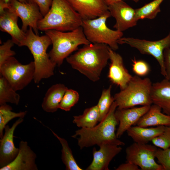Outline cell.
<instances>
[{
    "label": "cell",
    "mask_w": 170,
    "mask_h": 170,
    "mask_svg": "<svg viewBox=\"0 0 170 170\" xmlns=\"http://www.w3.org/2000/svg\"><path fill=\"white\" fill-rule=\"evenodd\" d=\"M109 47L102 43L85 45L66 60L72 68L95 82L109 60Z\"/></svg>",
    "instance_id": "1"
},
{
    "label": "cell",
    "mask_w": 170,
    "mask_h": 170,
    "mask_svg": "<svg viewBox=\"0 0 170 170\" xmlns=\"http://www.w3.org/2000/svg\"><path fill=\"white\" fill-rule=\"evenodd\" d=\"M117 107L114 101L106 116L98 124L92 128H81L75 131L71 137L77 138L81 149L95 145L99 146L103 143L125 145V143L117 137L115 133L116 126L119 124L115 115Z\"/></svg>",
    "instance_id": "2"
},
{
    "label": "cell",
    "mask_w": 170,
    "mask_h": 170,
    "mask_svg": "<svg viewBox=\"0 0 170 170\" xmlns=\"http://www.w3.org/2000/svg\"><path fill=\"white\" fill-rule=\"evenodd\" d=\"M83 20L67 0H53L51 7L38 23L39 30H74L81 26Z\"/></svg>",
    "instance_id": "3"
},
{
    "label": "cell",
    "mask_w": 170,
    "mask_h": 170,
    "mask_svg": "<svg viewBox=\"0 0 170 170\" xmlns=\"http://www.w3.org/2000/svg\"><path fill=\"white\" fill-rule=\"evenodd\" d=\"M26 34V38L20 47H27L33 55L35 66L33 81L37 84L42 79L49 78L54 75L56 65L50 60L47 52L52 42L48 35L39 36L31 27Z\"/></svg>",
    "instance_id": "4"
},
{
    "label": "cell",
    "mask_w": 170,
    "mask_h": 170,
    "mask_svg": "<svg viewBox=\"0 0 170 170\" xmlns=\"http://www.w3.org/2000/svg\"><path fill=\"white\" fill-rule=\"evenodd\" d=\"M45 32L50 39L52 44L48 56L58 66L62 65L65 59L77 50L79 46L91 43L85 37L81 26L69 31L51 30Z\"/></svg>",
    "instance_id": "5"
},
{
    "label": "cell",
    "mask_w": 170,
    "mask_h": 170,
    "mask_svg": "<svg viewBox=\"0 0 170 170\" xmlns=\"http://www.w3.org/2000/svg\"><path fill=\"white\" fill-rule=\"evenodd\" d=\"M152 85L148 77L143 79L136 75L133 76L125 88L114 95L117 108H128L138 105H151L153 104L151 97Z\"/></svg>",
    "instance_id": "6"
},
{
    "label": "cell",
    "mask_w": 170,
    "mask_h": 170,
    "mask_svg": "<svg viewBox=\"0 0 170 170\" xmlns=\"http://www.w3.org/2000/svg\"><path fill=\"white\" fill-rule=\"evenodd\" d=\"M110 16L108 10L96 18L83 20L81 26L85 37L91 43L106 44L115 51L118 49V41L122 37L123 33L107 26L106 21Z\"/></svg>",
    "instance_id": "7"
},
{
    "label": "cell",
    "mask_w": 170,
    "mask_h": 170,
    "mask_svg": "<svg viewBox=\"0 0 170 170\" xmlns=\"http://www.w3.org/2000/svg\"><path fill=\"white\" fill-rule=\"evenodd\" d=\"M35 71L34 61L23 65L14 56L8 58L0 66V75L16 91L23 89L33 80Z\"/></svg>",
    "instance_id": "8"
},
{
    "label": "cell",
    "mask_w": 170,
    "mask_h": 170,
    "mask_svg": "<svg viewBox=\"0 0 170 170\" xmlns=\"http://www.w3.org/2000/svg\"><path fill=\"white\" fill-rule=\"evenodd\" d=\"M118 44H127L137 49L141 54L151 55L158 63L161 73L165 78L166 74L164 62L163 52L170 45V31L164 38L150 41L130 37H122L118 41Z\"/></svg>",
    "instance_id": "9"
},
{
    "label": "cell",
    "mask_w": 170,
    "mask_h": 170,
    "mask_svg": "<svg viewBox=\"0 0 170 170\" xmlns=\"http://www.w3.org/2000/svg\"><path fill=\"white\" fill-rule=\"evenodd\" d=\"M157 149L154 145L134 142L126 149V162L136 165L142 170H163L155 160Z\"/></svg>",
    "instance_id": "10"
},
{
    "label": "cell",
    "mask_w": 170,
    "mask_h": 170,
    "mask_svg": "<svg viewBox=\"0 0 170 170\" xmlns=\"http://www.w3.org/2000/svg\"><path fill=\"white\" fill-rule=\"evenodd\" d=\"M9 3V9L14 12L22 21L23 31L26 32L29 26L36 34L38 35V23L43 16L38 5L33 2L24 3L16 0H12Z\"/></svg>",
    "instance_id": "11"
},
{
    "label": "cell",
    "mask_w": 170,
    "mask_h": 170,
    "mask_svg": "<svg viewBox=\"0 0 170 170\" xmlns=\"http://www.w3.org/2000/svg\"><path fill=\"white\" fill-rule=\"evenodd\" d=\"M111 16L116 20L113 28L123 32L136 25L135 9L123 1L117 2L108 6Z\"/></svg>",
    "instance_id": "12"
},
{
    "label": "cell",
    "mask_w": 170,
    "mask_h": 170,
    "mask_svg": "<svg viewBox=\"0 0 170 170\" xmlns=\"http://www.w3.org/2000/svg\"><path fill=\"white\" fill-rule=\"evenodd\" d=\"M23 121V118H19L11 127L6 125L4 128V133L0 140V168L12 162L18 154L19 149L14 145V134L16 127Z\"/></svg>",
    "instance_id": "13"
},
{
    "label": "cell",
    "mask_w": 170,
    "mask_h": 170,
    "mask_svg": "<svg viewBox=\"0 0 170 170\" xmlns=\"http://www.w3.org/2000/svg\"><path fill=\"white\" fill-rule=\"evenodd\" d=\"M110 63L108 77L113 84L119 86L121 90L124 88L133 77L125 67L121 56L110 47Z\"/></svg>",
    "instance_id": "14"
},
{
    "label": "cell",
    "mask_w": 170,
    "mask_h": 170,
    "mask_svg": "<svg viewBox=\"0 0 170 170\" xmlns=\"http://www.w3.org/2000/svg\"><path fill=\"white\" fill-rule=\"evenodd\" d=\"M151 105L142 106L128 108L116 109V116L119 122V126L116 133L119 138L131 127L135 125L140 119L149 109Z\"/></svg>",
    "instance_id": "15"
},
{
    "label": "cell",
    "mask_w": 170,
    "mask_h": 170,
    "mask_svg": "<svg viewBox=\"0 0 170 170\" xmlns=\"http://www.w3.org/2000/svg\"><path fill=\"white\" fill-rule=\"evenodd\" d=\"M18 154L14 160L0 170H37L36 163L37 155L27 142L21 141Z\"/></svg>",
    "instance_id": "16"
},
{
    "label": "cell",
    "mask_w": 170,
    "mask_h": 170,
    "mask_svg": "<svg viewBox=\"0 0 170 170\" xmlns=\"http://www.w3.org/2000/svg\"><path fill=\"white\" fill-rule=\"evenodd\" d=\"M97 150H93V160L88 167L87 170H109V165L113 159L122 150L120 146L103 143Z\"/></svg>",
    "instance_id": "17"
},
{
    "label": "cell",
    "mask_w": 170,
    "mask_h": 170,
    "mask_svg": "<svg viewBox=\"0 0 170 170\" xmlns=\"http://www.w3.org/2000/svg\"><path fill=\"white\" fill-rule=\"evenodd\" d=\"M83 20L92 19L108 10L103 0H67Z\"/></svg>",
    "instance_id": "18"
},
{
    "label": "cell",
    "mask_w": 170,
    "mask_h": 170,
    "mask_svg": "<svg viewBox=\"0 0 170 170\" xmlns=\"http://www.w3.org/2000/svg\"><path fill=\"white\" fill-rule=\"evenodd\" d=\"M0 15L1 31L9 34L14 44L20 47L26 38V34L18 26V16L9 9H5Z\"/></svg>",
    "instance_id": "19"
},
{
    "label": "cell",
    "mask_w": 170,
    "mask_h": 170,
    "mask_svg": "<svg viewBox=\"0 0 170 170\" xmlns=\"http://www.w3.org/2000/svg\"><path fill=\"white\" fill-rule=\"evenodd\" d=\"M151 97L153 104L159 106L164 113L170 116V80L165 78L152 83Z\"/></svg>",
    "instance_id": "20"
},
{
    "label": "cell",
    "mask_w": 170,
    "mask_h": 170,
    "mask_svg": "<svg viewBox=\"0 0 170 170\" xmlns=\"http://www.w3.org/2000/svg\"><path fill=\"white\" fill-rule=\"evenodd\" d=\"M161 108L153 104L135 125L143 127L160 126H170V116L161 112Z\"/></svg>",
    "instance_id": "21"
},
{
    "label": "cell",
    "mask_w": 170,
    "mask_h": 170,
    "mask_svg": "<svg viewBox=\"0 0 170 170\" xmlns=\"http://www.w3.org/2000/svg\"><path fill=\"white\" fill-rule=\"evenodd\" d=\"M67 88L65 85L61 83L56 84L50 87L43 98L42 104V109L48 113L57 111Z\"/></svg>",
    "instance_id": "22"
},
{
    "label": "cell",
    "mask_w": 170,
    "mask_h": 170,
    "mask_svg": "<svg viewBox=\"0 0 170 170\" xmlns=\"http://www.w3.org/2000/svg\"><path fill=\"white\" fill-rule=\"evenodd\" d=\"M166 126H160L156 127L147 128L134 125L131 127L127 132L134 142L140 144H147L162 133Z\"/></svg>",
    "instance_id": "23"
},
{
    "label": "cell",
    "mask_w": 170,
    "mask_h": 170,
    "mask_svg": "<svg viewBox=\"0 0 170 170\" xmlns=\"http://www.w3.org/2000/svg\"><path fill=\"white\" fill-rule=\"evenodd\" d=\"M100 115L97 105L86 109L83 114L77 116H74L73 122L81 128H93L99 122Z\"/></svg>",
    "instance_id": "24"
},
{
    "label": "cell",
    "mask_w": 170,
    "mask_h": 170,
    "mask_svg": "<svg viewBox=\"0 0 170 170\" xmlns=\"http://www.w3.org/2000/svg\"><path fill=\"white\" fill-rule=\"evenodd\" d=\"M10 85L7 80L0 76V105L10 103L18 105L20 96Z\"/></svg>",
    "instance_id": "25"
},
{
    "label": "cell",
    "mask_w": 170,
    "mask_h": 170,
    "mask_svg": "<svg viewBox=\"0 0 170 170\" xmlns=\"http://www.w3.org/2000/svg\"><path fill=\"white\" fill-rule=\"evenodd\" d=\"M51 130L54 136L60 141L61 146V159L67 170H83L77 164L70 148L68 142L65 139L59 136L52 130Z\"/></svg>",
    "instance_id": "26"
},
{
    "label": "cell",
    "mask_w": 170,
    "mask_h": 170,
    "mask_svg": "<svg viewBox=\"0 0 170 170\" xmlns=\"http://www.w3.org/2000/svg\"><path fill=\"white\" fill-rule=\"evenodd\" d=\"M164 0H154L140 8L135 9L137 20L154 19L161 12L160 5Z\"/></svg>",
    "instance_id": "27"
},
{
    "label": "cell",
    "mask_w": 170,
    "mask_h": 170,
    "mask_svg": "<svg viewBox=\"0 0 170 170\" xmlns=\"http://www.w3.org/2000/svg\"><path fill=\"white\" fill-rule=\"evenodd\" d=\"M0 105V138L1 139L3 135V130L8 122L15 118H23L27 112L26 111L17 113L13 112L12 107L7 103Z\"/></svg>",
    "instance_id": "28"
},
{
    "label": "cell",
    "mask_w": 170,
    "mask_h": 170,
    "mask_svg": "<svg viewBox=\"0 0 170 170\" xmlns=\"http://www.w3.org/2000/svg\"><path fill=\"white\" fill-rule=\"evenodd\" d=\"M111 88L112 86L110 85L107 88L102 91L97 105L100 115L99 122L101 121L106 116L112 104L114 101V98L111 94Z\"/></svg>",
    "instance_id": "29"
},
{
    "label": "cell",
    "mask_w": 170,
    "mask_h": 170,
    "mask_svg": "<svg viewBox=\"0 0 170 170\" xmlns=\"http://www.w3.org/2000/svg\"><path fill=\"white\" fill-rule=\"evenodd\" d=\"M79 99V94L76 91L67 88L59 105V109L69 111L78 102Z\"/></svg>",
    "instance_id": "30"
},
{
    "label": "cell",
    "mask_w": 170,
    "mask_h": 170,
    "mask_svg": "<svg viewBox=\"0 0 170 170\" xmlns=\"http://www.w3.org/2000/svg\"><path fill=\"white\" fill-rule=\"evenodd\" d=\"M151 142L153 145L163 149L170 148V126H166L164 131Z\"/></svg>",
    "instance_id": "31"
},
{
    "label": "cell",
    "mask_w": 170,
    "mask_h": 170,
    "mask_svg": "<svg viewBox=\"0 0 170 170\" xmlns=\"http://www.w3.org/2000/svg\"><path fill=\"white\" fill-rule=\"evenodd\" d=\"M155 157L162 167L163 170H170V148L165 149H157Z\"/></svg>",
    "instance_id": "32"
},
{
    "label": "cell",
    "mask_w": 170,
    "mask_h": 170,
    "mask_svg": "<svg viewBox=\"0 0 170 170\" xmlns=\"http://www.w3.org/2000/svg\"><path fill=\"white\" fill-rule=\"evenodd\" d=\"M14 44L12 39H8L0 46V66L8 58L15 55V51L11 49Z\"/></svg>",
    "instance_id": "33"
},
{
    "label": "cell",
    "mask_w": 170,
    "mask_h": 170,
    "mask_svg": "<svg viewBox=\"0 0 170 170\" xmlns=\"http://www.w3.org/2000/svg\"><path fill=\"white\" fill-rule=\"evenodd\" d=\"M133 72L139 76H144L149 73L150 68L147 63L142 60H137L135 58L132 60Z\"/></svg>",
    "instance_id": "34"
},
{
    "label": "cell",
    "mask_w": 170,
    "mask_h": 170,
    "mask_svg": "<svg viewBox=\"0 0 170 170\" xmlns=\"http://www.w3.org/2000/svg\"><path fill=\"white\" fill-rule=\"evenodd\" d=\"M53 0H28L29 2L36 4L43 16H45L49 10Z\"/></svg>",
    "instance_id": "35"
},
{
    "label": "cell",
    "mask_w": 170,
    "mask_h": 170,
    "mask_svg": "<svg viewBox=\"0 0 170 170\" xmlns=\"http://www.w3.org/2000/svg\"><path fill=\"white\" fill-rule=\"evenodd\" d=\"M163 58L166 74L165 78L170 80V45L164 50Z\"/></svg>",
    "instance_id": "36"
},
{
    "label": "cell",
    "mask_w": 170,
    "mask_h": 170,
    "mask_svg": "<svg viewBox=\"0 0 170 170\" xmlns=\"http://www.w3.org/2000/svg\"><path fill=\"white\" fill-rule=\"evenodd\" d=\"M115 170H139V167L133 163L126 162L120 165Z\"/></svg>",
    "instance_id": "37"
},
{
    "label": "cell",
    "mask_w": 170,
    "mask_h": 170,
    "mask_svg": "<svg viewBox=\"0 0 170 170\" xmlns=\"http://www.w3.org/2000/svg\"><path fill=\"white\" fill-rule=\"evenodd\" d=\"M10 8L9 3H6L3 0H0V14L3 13L6 9Z\"/></svg>",
    "instance_id": "38"
},
{
    "label": "cell",
    "mask_w": 170,
    "mask_h": 170,
    "mask_svg": "<svg viewBox=\"0 0 170 170\" xmlns=\"http://www.w3.org/2000/svg\"><path fill=\"white\" fill-rule=\"evenodd\" d=\"M105 4L107 5L112 4L113 3L121 1H123L124 0H103ZM134 2L135 3H137L139 1V0H130Z\"/></svg>",
    "instance_id": "39"
},
{
    "label": "cell",
    "mask_w": 170,
    "mask_h": 170,
    "mask_svg": "<svg viewBox=\"0 0 170 170\" xmlns=\"http://www.w3.org/2000/svg\"><path fill=\"white\" fill-rule=\"evenodd\" d=\"M6 3H9L10 1L13 0H3ZM22 3H26L28 2L29 1L28 0H16Z\"/></svg>",
    "instance_id": "40"
}]
</instances>
